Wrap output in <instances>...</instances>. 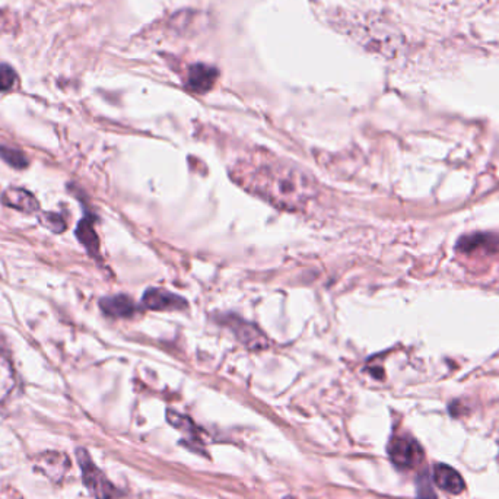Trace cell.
<instances>
[{"label":"cell","mask_w":499,"mask_h":499,"mask_svg":"<svg viewBox=\"0 0 499 499\" xmlns=\"http://www.w3.org/2000/svg\"><path fill=\"white\" fill-rule=\"evenodd\" d=\"M16 82L15 71L8 65H0V92L9 91Z\"/></svg>","instance_id":"cell-15"},{"label":"cell","mask_w":499,"mask_h":499,"mask_svg":"<svg viewBox=\"0 0 499 499\" xmlns=\"http://www.w3.org/2000/svg\"><path fill=\"white\" fill-rule=\"evenodd\" d=\"M217 78V71L206 66V65H195L189 71V78H187V85L195 92H206L209 91Z\"/></svg>","instance_id":"cell-10"},{"label":"cell","mask_w":499,"mask_h":499,"mask_svg":"<svg viewBox=\"0 0 499 499\" xmlns=\"http://www.w3.org/2000/svg\"><path fill=\"white\" fill-rule=\"evenodd\" d=\"M2 203L8 207L16 209L19 212L24 213H34L40 209L38 200L36 199V196L33 193H29L24 189H18V187H11V189H6L0 197Z\"/></svg>","instance_id":"cell-5"},{"label":"cell","mask_w":499,"mask_h":499,"mask_svg":"<svg viewBox=\"0 0 499 499\" xmlns=\"http://www.w3.org/2000/svg\"><path fill=\"white\" fill-rule=\"evenodd\" d=\"M41 222L44 224V227H47L50 231H53L56 234H60L66 230V222L58 213H53V212L43 213Z\"/></svg>","instance_id":"cell-14"},{"label":"cell","mask_w":499,"mask_h":499,"mask_svg":"<svg viewBox=\"0 0 499 499\" xmlns=\"http://www.w3.org/2000/svg\"><path fill=\"white\" fill-rule=\"evenodd\" d=\"M389 454L391 461L401 469H412L423 458L421 446L408 436H396L389 446Z\"/></svg>","instance_id":"cell-3"},{"label":"cell","mask_w":499,"mask_h":499,"mask_svg":"<svg viewBox=\"0 0 499 499\" xmlns=\"http://www.w3.org/2000/svg\"><path fill=\"white\" fill-rule=\"evenodd\" d=\"M0 157H2V160L5 163H8L11 167L18 168V170L26 168L29 164L24 152L14 149V148H8V146H0Z\"/></svg>","instance_id":"cell-13"},{"label":"cell","mask_w":499,"mask_h":499,"mask_svg":"<svg viewBox=\"0 0 499 499\" xmlns=\"http://www.w3.org/2000/svg\"><path fill=\"white\" fill-rule=\"evenodd\" d=\"M287 499H294V498H287Z\"/></svg>","instance_id":"cell-17"},{"label":"cell","mask_w":499,"mask_h":499,"mask_svg":"<svg viewBox=\"0 0 499 499\" xmlns=\"http://www.w3.org/2000/svg\"><path fill=\"white\" fill-rule=\"evenodd\" d=\"M143 304L149 309H181L185 301L171 292L163 289H149L143 295Z\"/></svg>","instance_id":"cell-8"},{"label":"cell","mask_w":499,"mask_h":499,"mask_svg":"<svg viewBox=\"0 0 499 499\" xmlns=\"http://www.w3.org/2000/svg\"><path fill=\"white\" fill-rule=\"evenodd\" d=\"M456 248L461 253H473L476 250H486V252H496L499 248V237L488 232H475L464 235L458 240Z\"/></svg>","instance_id":"cell-6"},{"label":"cell","mask_w":499,"mask_h":499,"mask_svg":"<svg viewBox=\"0 0 499 499\" xmlns=\"http://www.w3.org/2000/svg\"><path fill=\"white\" fill-rule=\"evenodd\" d=\"M34 469L53 482H61L69 470L71 461L63 453L47 451L38 454L34 460Z\"/></svg>","instance_id":"cell-4"},{"label":"cell","mask_w":499,"mask_h":499,"mask_svg":"<svg viewBox=\"0 0 499 499\" xmlns=\"http://www.w3.org/2000/svg\"><path fill=\"white\" fill-rule=\"evenodd\" d=\"M232 178L245 189L270 205L301 212L319 197V187L298 165L272 155H250L232 168Z\"/></svg>","instance_id":"cell-1"},{"label":"cell","mask_w":499,"mask_h":499,"mask_svg":"<svg viewBox=\"0 0 499 499\" xmlns=\"http://www.w3.org/2000/svg\"><path fill=\"white\" fill-rule=\"evenodd\" d=\"M76 237L86 247V250L91 254H97L98 253V247H100L98 237H97L96 231H93V225H92L89 217H85V220H82L78 224Z\"/></svg>","instance_id":"cell-12"},{"label":"cell","mask_w":499,"mask_h":499,"mask_svg":"<svg viewBox=\"0 0 499 499\" xmlns=\"http://www.w3.org/2000/svg\"><path fill=\"white\" fill-rule=\"evenodd\" d=\"M76 458L82 470L83 485L89 489L91 495L96 499H114L120 496L117 488L106 478V475L93 464L89 454L83 448L76 450Z\"/></svg>","instance_id":"cell-2"},{"label":"cell","mask_w":499,"mask_h":499,"mask_svg":"<svg viewBox=\"0 0 499 499\" xmlns=\"http://www.w3.org/2000/svg\"><path fill=\"white\" fill-rule=\"evenodd\" d=\"M100 305L107 316L115 317V319H129L135 314L136 311L135 302L126 295L104 298L100 301Z\"/></svg>","instance_id":"cell-9"},{"label":"cell","mask_w":499,"mask_h":499,"mask_svg":"<svg viewBox=\"0 0 499 499\" xmlns=\"http://www.w3.org/2000/svg\"><path fill=\"white\" fill-rule=\"evenodd\" d=\"M433 480L441 489L448 493H461L465 489V483L460 473L447 464H436L433 469Z\"/></svg>","instance_id":"cell-7"},{"label":"cell","mask_w":499,"mask_h":499,"mask_svg":"<svg viewBox=\"0 0 499 499\" xmlns=\"http://www.w3.org/2000/svg\"><path fill=\"white\" fill-rule=\"evenodd\" d=\"M15 387V372L11 361L0 352V401H4Z\"/></svg>","instance_id":"cell-11"},{"label":"cell","mask_w":499,"mask_h":499,"mask_svg":"<svg viewBox=\"0 0 499 499\" xmlns=\"http://www.w3.org/2000/svg\"><path fill=\"white\" fill-rule=\"evenodd\" d=\"M419 498L421 499H436L431 485L428 483V479H425L423 483H419Z\"/></svg>","instance_id":"cell-16"}]
</instances>
